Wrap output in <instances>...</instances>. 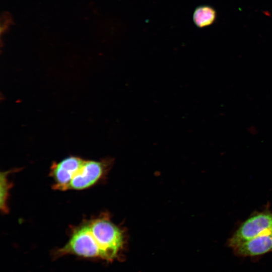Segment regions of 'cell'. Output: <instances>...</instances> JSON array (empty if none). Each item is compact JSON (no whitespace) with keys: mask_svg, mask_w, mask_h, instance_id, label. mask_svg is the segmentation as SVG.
<instances>
[{"mask_svg":"<svg viewBox=\"0 0 272 272\" xmlns=\"http://www.w3.org/2000/svg\"><path fill=\"white\" fill-rule=\"evenodd\" d=\"M84 160L76 156L67 157L59 162H54L51 167L50 176L54 183L53 189L66 190L72 177Z\"/></svg>","mask_w":272,"mask_h":272,"instance_id":"4","label":"cell"},{"mask_svg":"<svg viewBox=\"0 0 272 272\" xmlns=\"http://www.w3.org/2000/svg\"><path fill=\"white\" fill-rule=\"evenodd\" d=\"M8 173V172H4L1 174V209L4 213L8 212L7 202L10 186L7 178Z\"/></svg>","mask_w":272,"mask_h":272,"instance_id":"7","label":"cell"},{"mask_svg":"<svg viewBox=\"0 0 272 272\" xmlns=\"http://www.w3.org/2000/svg\"><path fill=\"white\" fill-rule=\"evenodd\" d=\"M215 10L208 5L200 6L196 8L193 14V21L198 28H204L213 24L216 20Z\"/></svg>","mask_w":272,"mask_h":272,"instance_id":"6","label":"cell"},{"mask_svg":"<svg viewBox=\"0 0 272 272\" xmlns=\"http://www.w3.org/2000/svg\"><path fill=\"white\" fill-rule=\"evenodd\" d=\"M107 247L101 222L96 218L86 220L72 229L70 238L56 252L58 256L72 254L86 258L106 260Z\"/></svg>","mask_w":272,"mask_h":272,"instance_id":"1","label":"cell"},{"mask_svg":"<svg viewBox=\"0 0 272 272\" xmlns=\"http://www.w3.org/2000/svg\"><path fill=\"white\" fill-rule=\"evenodd\" d=\"M109 166V161L84 160L73 175L67 190H82L95 184L104 177Z\"/></svg>","mask_w":272,"mask_h":272,"instance_id":"3","label":"cell"},{"mask_svg":"<svg viewBox=\"0 0 272 272\" xmlns=\"http://www.w3.org/2000/svg\"><path fill=\"white\" fill-rule=\"evenodd\" d=\"M272 230V212L256 214L244 221L231 236L228 245L234 248L245 242Z\"/></svg>","mask_w":272,"mask_h":272,"instance_id":"2","label":"cell"},{"mask_svg":"<svg viewBox=\"0 0 272 272\" xmlns=\"http://www.w3.org/2000/svg\"><path fill=\"white\" fill-rule=\"evenodd\" d=\"M241 256H255L272 250V230L253 238L233 248Z\"/></svg>","mask_w":272,"mask_h":272,"instance_id":"5","label":"cell"}]
</instances>
